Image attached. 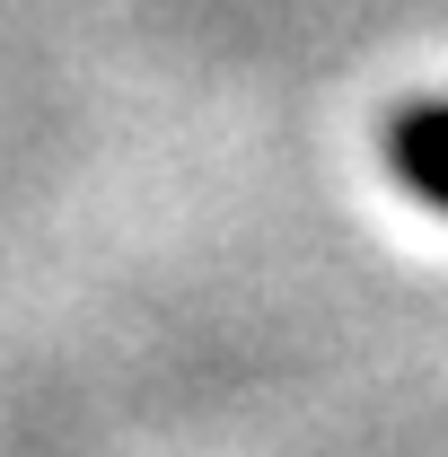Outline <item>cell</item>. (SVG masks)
Returning a JSON list of instances; mask_svg holds the SVG:
<instances>
[{
	"instance_id": "6da1fadb",
	"label": "cell",
	"mask_w": 448,
	"mask_h": 457,
	"mask_svg": "<svg viewBox=\"0 0 448 457\" xmlns=\"http://www.w3.org/2000/svg\"><path fill=\"white\" fill-rule=\"evenodd\" d=\"M378 150H387L395 185L448 220V97H404L387 114V132H378Z\"/></svg>"
}]
</instances>
